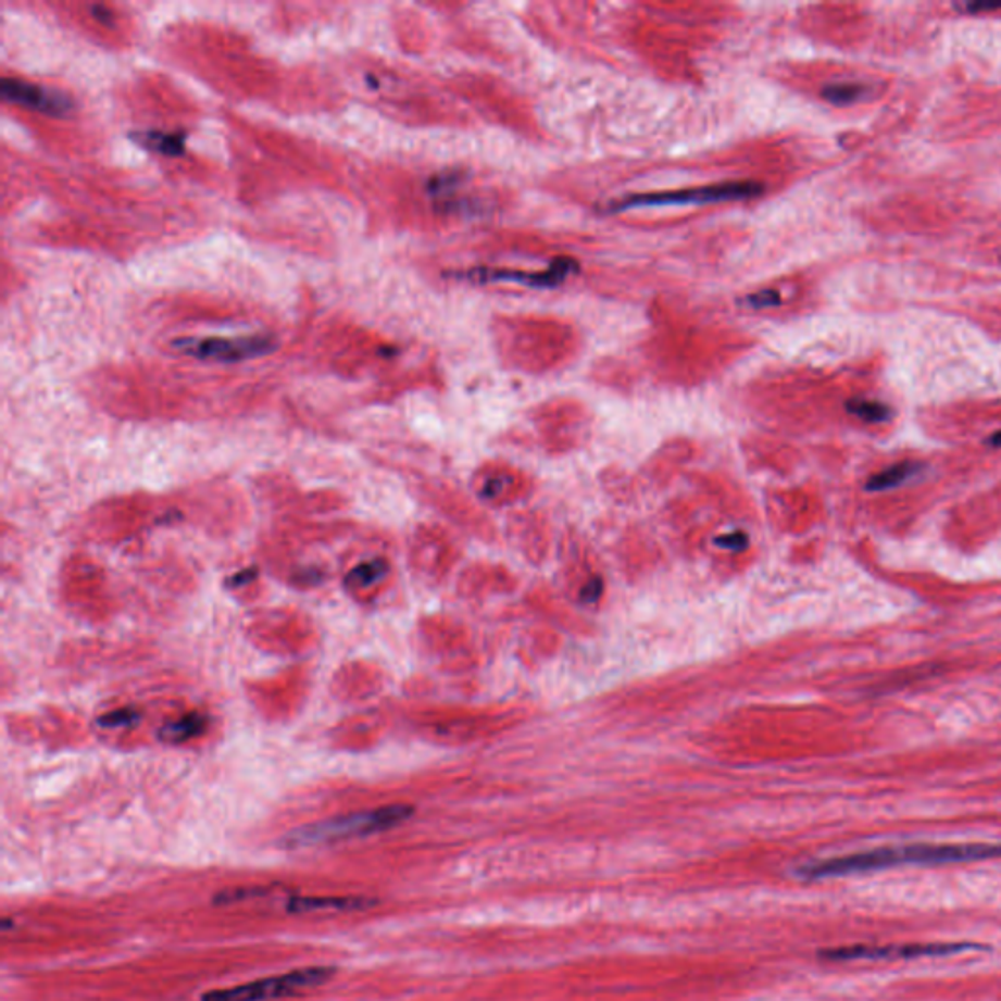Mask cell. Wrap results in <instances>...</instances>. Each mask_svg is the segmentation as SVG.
Listing matches in <instances>:
<instances>
[{
	"label": "cell",
	"instance_id": "cell-8",
	"mask_svg": "<svg viewBox=\"0 0 1001 1001\" xmlns=\"http://www.w3.org/2000/svg\"><path fill=\"white\" fill-rule=\"evenodd\" d=\"M577 273V263L574 259H558L550 264L545 273H515V271H489V268H474L466 274H460L472 283H516L535 286V288H554L564 283L567 276Z\"/></svg>",
	"mask_w": 1001,
	"mask_h": 1001
},
{
	"label": "cell",
	"instance_id": "cell-14",
	"mask_svg": "<svg viewBox=\"0 0 1001 1001\" xmlns=\"http://www.w3.org/2000/svg\"><path fill=\"white\" fill-rule=\"evenodd\" d=\"M271 894V888L268 886H239V888H229V890H222L214 896L215 905H232L237 904V902H245V900H253V898H263V896Z\"/></svg>",
	"mask_w": 1001,
	"mask_h": 1001
},
{
	"label": "cell",
	"instance_id": "cell-18",
	"mask_svg": "<svg viewBox=\"0 0 1001 1001\" xmlns=\"http://www.w3.org/2000/svg\"><path fill=\"white\" fill-rule=\"evenodd\" d=\"M778 302H780V300H778V293L775 292V290H763V292L751 293V296H748V300H746L749 308H753V310H759V308H773V305H777Z\"/></svg>",
	"mask_w": 1001,
	"mask_h": 1001
},
{
	"label": "cell",
	"instance_id": "cell-2",
	"mask_svg": "<svg viewBox=\"0 0 1001 1001\" xmlns=\"http://www.w3.org/2000/svg\"><path fill=\"white\" fill-rule=\"evenodd\" d=\"M413 816V808L408 804L378 808L368 812H356L349 816L331 817L312 826L298 827L284 837L286 847H313L335 843L352 837H366L388 831L391 827L403 824Z\"/></svg>",
	"mask_w": 1001,
	"mask_h": 1001
},
{
	"label": "cell",
	"instance_id": "cell-21",
	"mask_svg": "<svg viewBox=\"0 0 1001 1001\" xmlns=\"http://www.w3.org/2000/svg\"><path fill=\"white\" fill-rule=\"evenodd\" d=\"M988 445L993 448H1001V430H998L996 435H992V437L988 438Z\"/></svg>",
	"mask_w": 1001,
	"mask_h": 1001
},
{
	"label": "cell",
	"instance_id": "cell-19",
	"mask_svg": "<svg viewBox=\"0 0 1001 1001\" xmlns=\"http://www.w3.org/2000/svg\"><path fill=\"white\" fill-rule=\"evenodd\" d=\"M956 9L964 10V12H993V10H1001V2H966V4H956Z\"/></svg>",
	"mask_w": 1001,
	"mask_h": 1001
},
{
	"label": "cell",
	"instance_id": "cell-20",
	"mask_svg": "<svg viewBox=\"0 0 1001 1001\" xmlns=\"http://www.w3.org/2000/svg\"><path fill=\"white\" fill-rule=\"evenodd\" d=\"M92 14H95L100 22H104V24H110V20H112L108 18V16H112V14H110V10L104 9V7H95V9H92Z\"/></svg>",
	"mask_w": 1001,
	"mask_h": 1001
},
{
	"label": "cell",
	"instance_id": "cell-12",
	"mask_svg": "<svg viewBox=\"0 0 1001 1001\" xmlns=\"http://www.w3.org/2000/svg\"><path fill=\"white\" fill-rule=\"evenodd\" d=\"M204 726V716L195 712V714L176 720L173 724H166L165 728L161 729V739L166 743H180V741L198 736Z\"/></svg>",
	"mask_w": 1001,
	"mask_h": 1001
},
{
	"label": "cell",
	"instance_id": "cell-11",
	"mask_svg": "<svg viewBox=\"0 0 1001 1001\" xmlns=\"http://www.w3.org/2000/svg\"><path fill=\"white\" fill-rule=\"evenodd\" d=\"M139 146L161 155L176 157L185 153V136L183 134H163V132H137L132 134Z\"/></svg>",
	"mask_w": 1001,
	"mask_h": 1001
},
{
	"label": "cell",
	"instance_id": "cell-16",
	"mask_svg": "<svg viewBox=\"0 0 1001 1001\" xmlns=\"http://www.w3.org/2000/svg\"><path fill=\"white\" fill-rule=\"evenodd\" d=\"M865 88L861 85H851V83H839V85H829V87L822 90V97L826 98L827 102L831 104H837V107H846V104H853L855 100L863 97Z\"/></svg>",
	"mask_w": 1001,
	"mask_h": 1001
},
{
	"label": "cell",
	"instance_id": "cell-6",
	"mask_svg": "<svg viewBox=\"0 0 1001 1001\" xmlns=\"http://www.w3.org/2000/svg\"><path fill=\"white\" fill-rule=\"evenodd\" d=\"M173 347L195 359L212 362H241V360L264 356L276 349V342L268 337H243V339H178Z\"/></svg>",
	"mask_w": 1001,
	"mask_h": 1001
},
{
	"label": "cell",
	"instance_id": "cell-1",
	"mask_svg": "<svg viewBox=\"0 0 1001 1001\" xmlns=\"http://www.w3.org/2000/svg\"><path fill=\"white\" fill-rule=\"evenodd\" d=\"M1001 856V846L996 843H915V846L885 847L875 851H863L853 855L836 856L819 863L798 868V878L822 880L836 876L855 875L880 871L890 866L905 865H951V863H973L984 859Z\"/></svg>",
	"mask_w": 1001,
	"mask_h": 1001
},
{
	"label": "cell",
	"instance_id": "cell-17",
	"mask_svg": "<svg viewBox=\"0 0 1001 1001\" xmlns=\"http://www.w3.org/2000/svg\"><path fill=\"white\" fill-rule=\"evenodd\" d=\"M137 712L134 710H116V712H110L107 716L98 720L102 726L107 728H122V726H132L134 722H137Z\"/></svg>",
	"mask_w": 1001,
	"mask_h": 1001
},
{
	"label": "cell",
	"instance_id": "cell-3",
	"mask_svg": "<svg viewBox=\"0 0 1001 1001\" xmlns=\"http://www.w3.org/2000/svg\"><path fill=\"white\" fill-rule=\"evenodd\" d=\"M335 976V968L329 966H305L298 968L292 973L280 974V976H271V978H261L254 983L239 984L234 988H224V990H212V992L202 993L200 1001H268L276 998H286L292 993L317 988L322 984L329 983Z\"/></svg>",
	"mask_w": 1001,
	"mask_h": 1001
},
{
	"label": "cell",
	"instance_id": "cell-7",
	"mask_svg": "<svg viewBox=\"0 0 1001 1001\" xmlns=\"http://www.w3.org/2000/svg\"><path fill=\"white\" fill-rule=\"evenodd\" d=\"M0 90H2L4 100L29 108V110H38L49 116H63L73 108V102L67 95L39 87L24 78L4 77Z\"/></svg>",
	"mask_w": 1001,
	"mask_h": 1001
},
{
	"label": "cell",
	"instance_id": "cell-13",
	"mask_svg": "<svg viewBox=\"0 0 1001 1001\" xmlns=\"http://www.w3.org/2000/svg\"><path fill=\"white\" fill-rule=\"evenodd\" d=\"M847 411L856 418L865 423H885L892 417V411L880 401H871V399H851L847 401Z\"/></svg>",
	"mask_w": 1001,
	"mask_h": 1001
},
{
	"label": "cell",
	"instance_id": "cell-15",
	"mask_svg": "<svg viewBox=\"0 0 1001 1001\" xmlns=\"http://www.w3.org/2000/svg\"><path fill=\"white\" fill-rule=\"evenodd\" d=\"M384 574H386V564L381 560L366 562V564L356 565L350 572L349 577H347V585L349 587H368V585L376 584Z\"/></svg>",
	"mask_w": 1001,
	"mask_h": 1001
},
{
	"label": "cell",
	"instance_id": "cell-5",
	"mask_svg": "<svg viewBox=\"0 0 1001 1001\" xmlns=\"http://www.w3.org/2000/svg\"><path fill=\"white\" fill-rule=\"evenodd\" d=\"M974 949H984L980 944L973 943H927V944H900V947H839V949H824L819 951L822 961L831 963H849V961H912V959H929V956H951V954L966 953Z\"/></svg>",
	"mask_w": 1001,
	"mask_h": 1001
},
{
	"label": "cell",
	"instance_id": "cell-9",
	"mask_svg": "<svg viewBox=\"0 0 1001 1001\" xmlns=\"http://www.w3.org/2000/svg\"><path fill=\"white\" fill-rule=\"evenodd\" d=\"M378 904V900L368 896H290L286 900L288 914H322V912H364Z\"/></svg>",
	"mask_w": 1001,
	"mask_h": 1001
},
{
	"label": "cell",
	"instance_id": "cell-10",
	"mask_svg": "<svg viewBox=\"0 0 1001 1001\" xmlns=\"http://www.w3.org/2000/svg\"><path fill=\"white\" fill-rule=\"evenodd\" d=\"M919 470L922 466L915 462H900V464L886 467L883 472L871 476L865 489L868 493H883L888 489H896V487L904 486L905 481H910L915 474H919Z\"/></svg>",
	"mask_w": 1001,
	"mask_h": 1001
},
{
	"label": "cell",
	"instance_id": "cell-4",
	"mask_svg": "<svg viewBox=\"0 0 1001 1001\" xmlns=\"http://www.w3.org/2000/svg\"><path fill=\"white\" fill-rule=\"evenodd\" d=\"M763 186L758 183H722V185L699 186V188H685L673 192H655V195H634L613 202L609 212H628V210H642V208H662V205L679 204H716V202H731V200H749L761 195Z\"/></svg>",
	"mask_w": 1001,
	"mask_h": 1001
}]
</instances>
